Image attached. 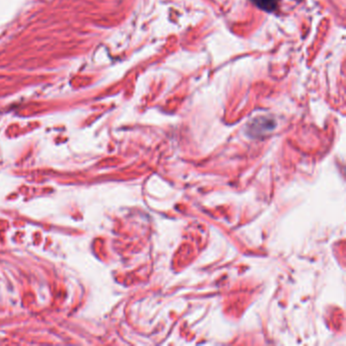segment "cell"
<instances>
[{
	"instance_id": "7a4b0ae2",
	"label": "cell",
	"mask_w": 346,
	"mask_h": 346,
	"mask_svg": "<svg viewBox=\"0 0 346 346\" xmlns=\"http://www.w3.org/2000/svg\"><path fill=\"white\" fill-rule=\"evenodd\" d=\"M250 1L266 12H273L278 7V0H250Z\"/></svg>"
},
{
	"instance_id": "6da1fadb",
	"label": "cell",
	"mask_w": 346,
	"mask_h": 346,
	"mask_svg": "<svg viewBox=\"0 0 346 346\" xmlns=\"http://www.w3.org/2000/svg\"><path fill=\"white\" fill-rule=\"evenodd\" d=\"M276 126V122L273 118L267 116L256 117L250 121L247 125V133L251 137H260L268 132H271Z\"/></svg>"
}]
</instances>
